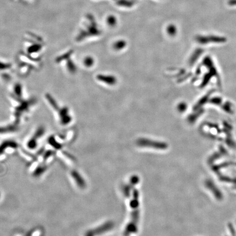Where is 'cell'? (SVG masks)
<instances>
[{
	"label": "cell",
	"instance_id": "1",
	"mask_svg": "<svg viewBox=\"0 0 236 236\" xmlns=\"http://www.w3.org/2000/svg\"><path fill=\"white\" fill-rule=\"evenodd\" d=\"M132 193V197L130 203V207L132 209L131 220L124 229V234L125 236H129L130 234H135L137 232L138 224L140 219L139 193L137 190L133 189Z\"/></svg>",
	"mask_w": 236,
	"mask_h": 236
},
{
	"label": "cell",
	"instance_id": "2",
	"mask_svg": "<svg viewBox=\"0 0 236 236\" xmlns=\"http://www.w3.org/2000/svg\"><path fill=\"white\" fill-rule=\"evenodd\" d=\"M114 226V224L112 221L105 222V224H103V225L100 226L99 227L87 231L85 234V236H96L100 235L112 229Z\"/></svg>",
	"mask_w": 236,
	"mask_h": 236
},
{
	"label": "cell",
	"instance_id": "3",
	"mask_svg": "<svg viewBox=\"0 0 236 236\" xmlns=\"http://www.w3.org/2000/svg\"><path fill=\"white\" fill-rule=\"evenodd\" d=\"M205 185L207 189L212 191L216 199L221 200L222 198V194L219 189L216 186L213 182L211 180H207L205 182Z\"/></svg>",
	"mask_w": 236,
	"mask_h": 236
},
{
	"label": "cell",
	"instance_id": "4",
	"mask_svg": "<svg viewBox=\"0 0 236 236\" xmlns=\"http://www.w3.org/2000/svg\"><path fill=\"white\" fill-rule=\"evenodd\" d=\"M139 145L141 146H145V147H153L155 148H159V149H165L167 146L165 144L161 143L151 142V143H149L147 140H140L139 142Z\"/></svg>",
	"mask_w": 236,
	"mask_h": 236
},
{
	"label": "cell",
	"instance_id": "5",
	"mask_svg": "<svg viewBox=\"0 0 236 236\" xmlns=\"http://www.w3.org/2000/svg\"><path fill=\"white\" fill-rule=\"evenodd\" d=\"M71 174L74 180L76 181L77 184L80 188H85V186H86L85 180H84V179L82 178V176H80V174L78 173V172L76 171H74L72 172Z\"/></svg>",
	"mask_w": 236,
	"mask_h": 236
},
{
	"label": "cell",
	"instance_id": "6",
	"mask_svg": "<svg viewBox=\"0 0 236 236\" xmlns=\"http://www.w3.org/2000/svg\"><path fill=\"white\" fill-rule=\"evenodd\" d=\"M84 63L86 66H90V65L92 64V60L90 57H87L84 59Z\"/></svg>",
	"mask_w": 236,
	"mask_h": 236
}]
</instances>
